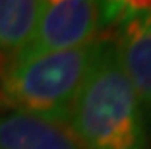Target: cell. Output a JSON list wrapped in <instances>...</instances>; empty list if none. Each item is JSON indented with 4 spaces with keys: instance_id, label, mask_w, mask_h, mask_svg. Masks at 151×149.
I'll list each match as a JSON object with an SVG mask.
<instances>
[{
    "instance_id": "6da1fadb",
    "label": "cell",
    "mask_w": 151,
    "mask_h": 149,
    "mask_svg": "<svg viewBox=\"0 0 151 149\" xmlns=\"http://www.w3.org/2000/svg\"><path fill=\"white\" fill-rule=\"evenodd\" d=\"M66 124L83 149H145L142 103L112 43L103 45Z\"/></svg>"
},
{
    "instance_id": "7a4b0ae2",
    "label": "cell",
    "mask_w": 151,
    "mask_h": 149,
    "mask_svg": "<svg viewBox=\"0 0 151 149\" xmlns=\"http://www.w3.org/2000/svg\"><path fill=\"white\" fill-rule=\"evenodd\" d=\"M105 43L103 39L10 64L0 74V103L18 112L66 124Z\"/></svg>"
},
{
    "instance_id": "3957f363",
    "label": "cell",
    "mask_w": 151,
    "mask_h": 149,
    "mask_svg": "<svg viewBox=\"0 0 151 149\" xmlns=\"http://www.w3.org/2000/svg\"><path fill=\"white\" fill-rule=\"evenodd\" d=\"M112 22L114 2L47 0L43 2L31 41L16 62L103 41V33L112 27Z\"/></svg>"
},
{
    "instance_id": "277c9868",
    "label": "cell",
    "mask_w": 151,
    "mask_h": 149,
    "mask_svg": "<svg viewBox=\"0 0 151 149\" xmlns=\"http://www.w3.org/2000/svg\"><path fill=\"white\" fill-rule=\"evenodd\" d=\"M0 149H83L68 124L33 114H0Z\"/></svg>"
},
{
    "instance_id": "5b68a950",
    "label": "cell",
    "mask_w": 151,
    "mask_h": 149,
    "mask_svg": "<svg viewBox=\"0 0 151 149\" xmlns=\"http://www.w3.org/2000/svg\"><path fill=\"white\" fill-rule=\"evenodd\" d=\"M43 0H0V74L27 48Z\"/></svg>"
},
{
    "instance_id": "8992f818",
    "label": "cell",
    "mask_w": 151,
    "mask_h": 149,
    "mask_svg": "<svg viewBox=\"0 0 151 149\" xmlns=\"http://www.w3.org/2000/svg\"><path fill=\"white\" fill-rule=\"evenodd\" d=\"M111 43L130 85L142 103V109L151 112V37L118 27Z\"/></svg>"
},
{
    "instance_id": "52a82bcc",
    "label": "cell",
    "mask_w": 151,
    "mask_h": 149,
    "mask_svg": "<svg viewBox=\"0 0 151 149\" xmlns=\"http://www.w3.org/2000/svg\"><path fill=\"white\" fill-rule=\"evenodd\" d=\"M112 27L134 29L151 37V2H114Z\"/></svg>"
}]
</instances>
